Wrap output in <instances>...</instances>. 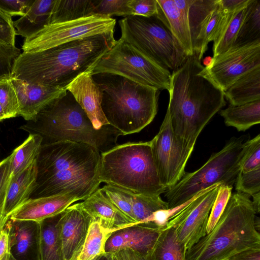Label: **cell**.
Listing matches in <instances>:
<instances>
[{"mask_svg":"<svg viewBox=\"0 0 260 260\" xmlns=\"http://www.w3.org/2000/svg\"><path fill=\"white\" fill-rule=\"evenodd\" d=\"M114 31L41 51L23 52L14 63L11 78L66 90L79 75L93 70L102 56L115 44Z\"/></svg>","mask_w":260,"mask_h":260,"instance_id":"6da1fadb","label":"cell"},{"mask_svg":"<svg viewBox=\"0 0 260 260\" xmlns=\"http://www.w3.org/2000/svg\"><path fill=\"white\" fill-rule=\"evenodd\" d=\"M100 162V152L87 144L59 141L42 145L29 199L72 193L84 200L102 183Z\"/></svg>","mask_w":260,"mask_h":260,"instance_id":"7a4b0ae2","label":"cell"},{"mask_svg":"<svg viewBox=\"0 0 260 260\" xmlns=\"http://www.w3.org/2000/svg\"><path fill=\"white\" fill-rule=\"evenodd\" d=\"M195 55L171 74L167 109L174 133L191 152L198 137L213 116L226 105L223 91L201 73Z\"/></svg>","mask_w":260,"mask_h":260,"instance_id":"3957f363","label":"cell"},{"mask_svg":"<svg viewBox=\"0 0 260 260\" xmlns=\"http://www.w3.org/2000/svg\"><path fill=\"white\" fill-rule=\"evenodd\" d=\"M42 138V145L71 141L92 146L100 153L117 145L120 133L110 124L96 129L72 93L67 90L44 106L20 127Z\"/></svg>","mask_w":260,"mask_h":260,"instance_id":"277c9868","label":"cell"},{"mask_svg":"<svg viewBox=\"0 0 260 260\" xmlns=\"http://www.w3.org/2000/svg\"><path fill=\"white\" fill-rule=\"evenodd\" d=\"M250 196L232 193L214 228L185 253V260H228L243 251L260 248L256 213Z\"/></svg>","mask_w":260,"mask_h":260,"instance_id":"5b68a950","label":"cell"},{"mask_svg":"<svg viewBox=\"0 0 260 260\" xmlns=\"http://www.w3.org/2000/svg\"><path fill=\"white\" fill-rule=\"evenodd\" d=\"M92 78L102 92L104 116L121 136L139 133L153 121L159 90L115 74L101 73Z\"/></svg>","mask_w":260,"mask_h":260,"instance_id":"8992f818","label":"cell"},{"mask_svg":"<svg viewBox=\"0 0 260 260\" xmlns=\"http://www.w3.org/2000/svg\"><path fill=\"white\" fill-rule=\"evenodd\" d=\"M100 178L130 192L159 195L167 189L160 182L151 142H128L101 153Z\"/></svg>","mask_w":260,"mask_h":260,"instance_id":"52a82bcc","label":"cell"},{"mask_svg":"<svg viewBox=\"0 0 260 260\" xmlns=\"http://www.w3.org/2000/svg\"><path fill=\"white\" fill-rule=\"evenodd\" d=\"M246 137H233L197 170L186 173L164 192L169 209L179 206L201 191L217 184L233 186L241 170L246 147Z\"/></svg>","mask_w":260,"mask_h":260,"instance_id":"ba28073f","label":"cell"},{"mask_svg":"<svg viewBox=\"0 0 260 260\" xmlns=\"http://www.w3.org/2000/svg\"><path fill=\"white\" fill-rule=\"evenodd\" d=\"M119 25L121 39L164 69L175 71L188 57L168 25L156 15L128 16Z\"/></svg>","mask_w":260,"mask_h":260,"instance_id":"9c48e42d","label":"cell"},{"mask_svg":"<svg viewBox=\"0 0 260 260\" xmlns=\"http://www.w3.org/2000/svg\"><path fill=\"white\" fill-rule=\"evenodd\" d=\"M105 73L121 76L134 82L169 89L171 74L120 38L100 59L92 74Z\"/></svg>","mask_w":260,"mask_h":260,"instance_id":"30bf717a","label":"cell"},{"mask_svg":"<svg viewBox=\"0 0 260 260\" xmlns=\"http://www.w3.org/2000/svg\"><path fill=\"white\" fill-rule=\"evenodd\" d=\"M115 25L114 18L99 16L49 24L25 39L22 49L25 52L45 50L73 40L114 31Z\"/></svg>","mask_w":260,"mask_h":260,"instance_id":"8fae6325","label":"cell"},{"mask_svg":"<svg viewBox=\"0 0 260 260\" xmlns=\"http://www.w3.org/2000/svg\"><path fill=\"white\" fill-rule=\"evenodd\" d=\"M150 142L160 182L167 189L186 173L185 168L192 152L174 133L167 111L158 133Z\"/></svg>","mask_w":260,"mask_h":260,"instance_id":"7c38bea8","label":"cell"},{"mask_svg":"<svg viewBox=\"0 0 260 260\" xmlns=\"http://www.w3.org/2000/svg\"><path fill=\"white\" fill-rule=\"evenodd\" d=\"M220 185L203 190L188 201L163 228H176L185 253L206 235L209 215Z\"/></svg>","mask_w":260,"mask_h":260,"instance_id":"4fadbf2b","label":"cell"},{"mask_svg":"<svg viewBox=\"0 0 260 260\" xmlns=\"http://www.w3.org/2000/svg\"><path fill=\"white\" fill-rule=\"evenodd\" d=\"M260 67V41L231 47L213 58L201 73L225 91L238 78Z\"/></svg>","mask_w":260,"mask_h":260,"instance_id":"5bb4252c","label":"cell"},{"mask_svg":"<svg viewBox=\"0 0 260 260\" xmlns=\"http://www.w3.org/2000/svg\"><path fill=\"white\" fill-rule=\"evenodd\" d=\"M91 221L78 203L71 205L58 215L56 224L63 260L76 259Z\"/></svg>","mask_w":260,"mask_h":260,"instance_id":"9a60e30c","label":"cell"},{"mask_svg":"<svg viewBox=\"0 0 260 260\" xmlns=\"http://www.w3.org/2000/svg\"><path fill=\"white\" fill-rule=\"evenodd\" d=\"M162 228L151 222L134 223L114 231L107 239L105 250L115 253L123 249L133 250L141 255L150 253Z\"/></svg>","mask_w":260,"mask_h":260,"instance_id":"2e32d148","label":"cell"},{"mask_svg":"<svg viewBox=\"0 0 260 260\" xmlns=\"http://www.w3.org/2000/svg\"><path fill=\"white\" fill-rule=\"evenodd\" d=\"M66 90L72 93L85 111L95 129L109 124L102 109V92L92 78V70L79 75L68 85Z\"/></svg>","mask_w":260,"mask_h":260,"instance_id":"e0dca14e","label":"cell"},{"mask_svg":"<svg viewBox=\"0 0 260 260\" xmlns=\"http://www.w3.org/2000/svg\"><path fill=\"white\" fill-rule=\"evenodd\" d=\"M78 201L77 197L72 193L29 199L12 212L10 219L39 223L59 215Z\"/></svg>","mask_w":260,"mask_h":260,"instance_id":"ac0fdd59","label":"cell"},{"mask_svg":"<svg viewBox=\"0 0 260 260\" xmlns=\"http://www.w3.org/2000/svg\"><path fill=\"white\" fill-rule=\"evenodd\" d=\"M10 79L18 98L19 115L26 121L32 119L44 106L67 91L32 84L15 78Z\"/></svg>","mask_w":260,"mask_h":260,"instance_id":"d6986e66","label":"cell"},{"mask_svg":"<svg viewBox=\"0 0 260 260\" xmlns=\"http://www.w3.org/2000/svg\"><path fill=\"white\" fill-rule=\"evenodd\" d=\"M80 208L92 220H97L106 228L117 231L134 224L104 195L99 188L83 202Z\"/></svg>","mask_w":260,"mask_h":260,"instance_id":"ffe728a7","label":"cell"},{"mask_svg":"<svg viewBox=\"0 0 260 260\" xmlns=\"http://www.w3.org/2000/svg\"><path fill=\"white\" fill-rule=\"evenodd\" d=\"M172 34L189 56L193 54L188 23L192 0H157Z\"/></svg>","mask_w":260,"mask_h":260,"instance_id":"44dd1931","label":"cell"},{"mask_svg":"<svg viewBox=\"0 0 260 260\" xmlns=\"http://www.w3.org/2000/svg\"><path fill=\"white\" fill-rule=\"evenodd\" d=\"M37 177L36 162L21 173L11 176L3 216L10 217L13 211L29 199Z\"/></svg>","mask_w":260,"mask_h":260,"instance_id":"7402d4cb","label":"cell"},{"mask_svg":"<svg viewBox=\"0 0 260 260\" xmlns=\"http://www.w3.org/2000/svg\"><path fill=\"white\" fill-rule=\"evenodd\" d=\"M55 1L34 0L26 13L13 21L16 34L27 39L49 25Z\"/></svg>","mask_w":260,"mask_h":260,"instance_id":"603a6c76","label":"cell"},{"mask_svg":"<svg viewBox=\"0 0 260 260\" xmlns=\"http://www.w3.org/2000/svg\"><path fill=\"white\" fill-rule=\"evenodd\" d=\"M219 0H192L188 11V23L193 54L199 59L204 32ZM200 60V59H199Z\"/></svg>","mask_w":260,"mask_h":260,"instance_id":"cb8c5ba5","label":"cell"},{"mask_svg":"<svg viewBox=\"0 0 260 260\" xmlns=\"http://www.w3.org/2000/svg\"><path fill=\"white\" fill-rule=\"evenodd\" d=\"M223 93L230 104L235 106L260 100V67L240 76Z\"/></svg>","mask_w":260,"mask_h":260,"instance_id":"d4e9b609","label":"cell"},{"mask_svg":"<svg viewBox=\"0 0 260 260\" xmlns=\"http://www.w3.org/2000/svg\"><path fill=\"white\" fill-rule=\"evenodd\" d=\"M219 114L226 125L244 132L260 123V100L240 105L230 104Z\"/></svg>","mask_w":260,"mask_h":260,"instance_id":"484cf974","label":"cell"},{"mask_svg":"<svg viewBox=\"0 0 260 260\" xmlns=\"http://www.w3.org/2000/svg\"><path fill=\"white\" fill-rule=\"evenodd\" d=\"M56 221L36 223L37 260H63Z\"/></svg>","mask_w":260,"mask_h":260,"instance_id":"4316f807","label":"cell"},{"mask_svg":"<svg viewBox=\"0 0 260 260\" xmlns=\"http://www.w3.org/2000/svg\"><path fill=\"white\" fill-rule=\"evenodd\" d=\"M94 12L93 0H56L49 24L95 16Z\"/></svg>","mask_w":260,"mask_h":260,"instance_id":"83f0119b","label":"cell"},{"mask_svg":"<svg viewBox=\"0 0 260 260\" xmlns=\"http://www.w3.org/2000/svg\"><path fill=\"white\" fill-rule=\"evenodd\" d=\"M115 231L104 226L97 220H92L82 248L75 260H94L105 253L106 241Z\"/></svg>","mask_w":260,"mask_h":260,"instance_id":"f1b7e54d","label":"cell"},{"mask_svg":"<svg viewBox=\"0 0 260 260\" xmlns=\"http://www.w3.org/2000/svg\"><path fill=\"white\" fill-rule=\"evenodd\" d=\"M42 137L29 134L28 138L10 154L11 176H15L36 162L42 146Z\"/></svg>","mask_w":260,"mask_h":260,"instance_id":"f546056e","label":"cell"},{"mask_svg":"<svg viewBox=\"0 0 260 260\" xmlns=\"http://www.w3.org/2000/svg\"><path fill=\"white\" fill-rule=\"evenodd\" d=\"M149 254L155 260H185V251L178 241L176 228H162L153 250Z\"/></svg>","mask_w":260,"mask_h":260,"instance_id":"4dcf8cb0","label":"cell"},{"mask_svg":"<svg viewBox=\"0 0 260 260\" xmlns=\"http://www.w3.org/2000/svg\"><path fill=\"white\" fill-rule=\"evenodd\" d=\"M257 41H260V1L251 0L232 47Z\"/></svg>","mask_w":260,"mask_h":260,"instance_id":"1f68e13d","label":"cell"},{"mask_svg":"<svg viewBox=\"0 0 260 260\" xmlns=\"http://www.w3.org/2000/svg\"><path fill=\"white\" fill-rule=\"evenodd\" d=\"M128 193L133 212L138 223H142L157 211L169 209L168 203L162 200L159 195L130 192Z\"/></svg>","mask_w":260,"mask_h":260,"instance_id":"d6a6232c","label":"cell"},{"mask_svg":"<svg viewBox=\"0 0 260 260\" xmlns=\"http://www.w3.org/2000/svg\"><path fill=\"white\" fill-rule=\"evenodd\" d=\"M249 3L235 12L223 32L213 42V58L226 51L233 46L242 21L247 14Z\"/></svg>","mask_w":260,"mask_h":260,"instance_id":"836d02e7","label":"cell"},{"mask_svg":"<svg viewBox=\"0 0 260 260\" xmlns=\"http://www.w3.org/2000/svg\"><path fill=\"white\" fill-rule=\"evenodd\" d=\"M11 233L12 247L15 246L18 254H25L32 244L34 222L14 221Z\"/></svg>","mask_w":260,"mask_h":260,"instance_id":"e575fe53","label":"cell"},{"mask_svg":"<svg viewBox=\"0 0 260 260\" xmlns=\"http://www.w3.org/2000/svg\"><path fill=\"white\" fill-rule=\"evenodd\" d=\"M101 190L109 200L133 222L138 223L135 218L128 192L107 184Z\"/></svg>","mask_w":260,"mask_h":260,"instance_id":"d590c367","label":"cell"},{"mask_svg":"<svg viewBox=\"0 0 260 260\" xmlns=\"http://www.w3.org/2000/svg\"><path fill=\"white\" fill-rule=\"evenodd\" d=\"M128 0H93L94 15L112 17L116 15L124 17L131 15Z\"/></svg>","mask_w":260,"mask_h":260,"instance_id":"8d00e7d4","label":"cell"},{"mask_svg":"<svg viewBox=\"0 0 260 260\" xmlns=\"http://www.w3.org/2000/svg\"><path fill=\"white\" fill-rule=\"evenodd\" d=\"M0 104L7 118L19 115V103L11 79L0 81Z\"/></svg>","mask_w":260,"mask_h":260,"instance_id":"74e56055","label":"cell"},{"mask_svg":"<svg viewBox=\"0 0 260 260\" xmlns=\"http://www.w3.org/2000/svg\"><path fill=\"white\" fill-rule=\"evenodd\" d=\"M235 184L237 192L249 196L260 192V168L248 172L240 171Z\"/></svg>","mask_w":260,"mask_h":260,"instance_id":"f35d334b","label":"cell"},{"mask_svg":"<svg viewBox=\"0 0 260 260\" xmlns=\"http://www.w3.org/2000/svg\"><path fill=\"white\" fill-rule=\"evenodd\" d=\"M21 53L15 46L0 42V81L11 78L14 63Z\"/></svg>","mask_w":260,"mask_h":260,"instance_id":"ab89813d","label":"cell"},{"mask_svg":"<svg viewBox=\"0 0 260 260\" xmlns=\"http://www.w3.org/2000/svg\"><path fill=\"white\" fill-rule=\"evenodd\" d=\"M233 186L220 185L209 215L206 234L215 226L232 194Z\"/></svg>","mask_w":260,"mask_h":260,"instance_id":"60d3db41","label":"cell"},{"mask_svg":"<svg viewBox=\"0 0 260 260\" xmlns=\"http://www.w3.org/2000/svg\"><path fill=\"white\" fill-rule=\"evenodd\" d=\"M260 168V135L246 141V147L241 167L242 172Z\"/></svg>","mask_w":260,"mask_h":260,"instance_id":"b9f144b4","label":"cell"},{"mask_svg":"<svg viewBox=\"0 0 260 260\" xmlns=\"http://www.w3.org/2000/svg\"><path fill=\"white\" fill-rule=\"evenodd\" d=\"M12 223L10 217H0V260H9L12 254L11 233Z\"/></svg>","mask_w":260,"mask_h":260,"instance_id":"7bdbcfd3","label":"cell"},{"mask_svg":"<svg viewBox=\"0 0 260 260\" xmlns=\"http://www.w3.org/2000/svg\"><path fill=\"white\" fill-rule=\"evenodd\" d=\"M127 4L132 16L149 17L158 12L157 0H128Z\"/></svg>","mask_w":260,"mask_h":260,"instance_id":"ee69618b","label":"cell"},{"mask_svg":"<svg viewBox=\"0 0 260 260\" xmlns=\"http://www.w3.org/2000/svg\"><path fill=\"white\" fill-rule=\"evenodd\" d=\"M11 157L9 156L0 162V217L3 216L7 192L11 178Z\"/></svg>","mask_w":260,"mask_h":260,"instance_id":"f6af8a7d","label":"cell"},{"mask_svg":"<svg viewBox=\"0 0 260 260\" xmlns=\"http://www.w3.org/2000/svg\"><path fill=\"white\" fill-rule=\"evenodd\" d=\"M16 35L12 17L0 9V42L15 46Z\"/></svg>","mask_w":260,"mask_h":260,"instance_id":"bcb514c9","label":"cell"},{"mask_svg":"<svg viewBox=\"0 0 260 260\" xmlns=\"http://www.w3.org/2000/svg\"><path fill=\"white\" fill-rule=\"evenodd\" d=\"M34 0H0V9L10 16H23Z\"/></svg>","mask_w":260,"mask_h":260,"instance_id":"7dc6e473","label":"cell"},{"mask_svg":"<svg viewBox=\"0 0 260 260\" xmlns=\"http://www.w3.org/2000/svg\"><path fill=\"white\" fill-rule=\"evenodd\" d=\"M228 260H260V248L243 251L230 257Z\"/></svg>","mask_w":260,"mask_h":260,"instance_id":"c3c4849f","label":"cell"},{"mask_svg":"<svg viewBox=\"0 0 260 260\" xmlns=\"http://www.w3.org/2000/svg\"><path fill=\"white\" fill-rule=\"evenodd\" d=\"M111 254L114 260H141L139 253L129 249L121 250Z\"/></svg>","mask_w":260,"mask_h":260,"instance_id":"681fc988","label":"cell"},{"mask_svg":"<svg viewBox=\"0 0 260 260\" xmlns=\"http://www.w3.org/2000/svg\"><path fill=\"white\" fill-rule=\"evenodd\" d=\"M250 0H220L222 7L228 12L236 11L247 5Z\"/></svg>","mask_w":260,"mask_h":260,"instance_id":"f907efd6","label":"cell"},{"mask_svg":"<svg viewBox=\"0 0 260 260\" xmlns=\"http://www.w3.org/2000/svg\"><path fill=\"white\" fill-rule=\"evenodd\" d=\"M252 203L255 211L257 213H259L260 211V192H257L252 196Z\"/></svg>","mask_w":260,"mask_h":260,"instance_id":"816d5d0a","label":"cell"},{"mask_svg":"<svg viewBox=\"0 0 260 260\" xmlns=\"http://www.w3.org/2000/svg\"><path fill=\"white\" fill-rule=\"evenodd\" d=\"M94 260H114V259L111 253L105 252L98 256Z\"/></svg>","mask_w":260,"mask_h":260,"instance_id":"f5cc1de1","label":"cell"},{"mask_svg":"<svg viewBox=\"0 0 260 260\" xmlns=\"http://www.w3.org/2000/svg\"><path fill=\"white\" fill-rule=\"evenodd\" d=\"M140 256L141 260H155L151 254L145 255H140Z\"/></svg>","mask_w":260,"mask_h":260,"instance_id":"db71d44e","label":"cell"},{"mask_svg":"<svg viewBox=\"0 0 260 260\" xmlns=\"http://www.w3.org/2000/svg\"><path fill=\"white\" fill-rule=\"evenodd\" d=\"M5 119H7V117L3 111V108L0 104V121H2Z\"/></svg>","mask_w":260,"mask_h":260,"instance_id":"11a10c76","label":"cell"},{"mask_svg":"<svg viewBox=\"0 0 260 260\" xmlns=\"http://www.w3.org/2000/svg\"><path fill=\"white\" fill-rule=\"evenodd\" d=\"M9 260H17L14 256L12 255V253L11 254L10 256V258Z\"/></svg>","mask_w":260,"mask_h":260,"instance_id":"9f6ffc18","label":"cell"}]
</instances>
